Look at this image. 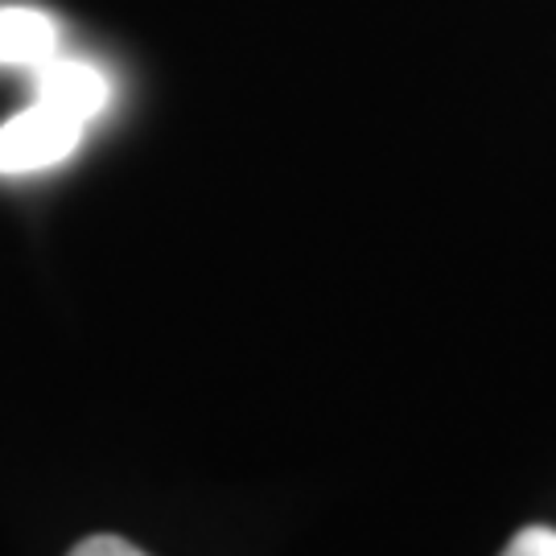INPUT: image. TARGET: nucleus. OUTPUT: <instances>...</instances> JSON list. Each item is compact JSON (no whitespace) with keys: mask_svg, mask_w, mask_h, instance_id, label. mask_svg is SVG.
Returning <instances> with one entry per match:
<instances>
[{"mask_svg":"<svg viewBox=\"0 0 556 556\" xmlns=\"http://www.w3.org/2000/svg\"><path fill=\"white\" fill-rule=\"evenodd\" d=\"M83 119L66 116L54 103H34L21 116L0 124V174L17 178V174H38L66 161L83 140Z\"/></svg>","mask_w":556,"mask_h":556,"instance_id":"nucleus-1","label":"nucleus"},{"mask_svg":"<svg viewBox=\"0 0 556 556\" xmlns=\"http://www.w3.org/2000/svg\"><path fill=\"white\" fill-rule=\"evenodd\" d=\"M34 79H38V100L62 108L66 116L75 119H96L108 108L112 87L103 79L91 62L75 59H46L41 66H34Z\"/></svg>","mask_w":556,"mask_h":556,"instance_id":"nucleus-2","label":"nucleus"},{"mask_svg":"<svg viewBox=\"0 0 556 556\" xmlns=\"http://www.w3.org/2000/svg\"><path fill=\"white\" fill-rule=\"evenodd\" d=\"M59 50V25L41 9H0V62L9 66H41Z\"/></svg>","mask_w":556,"mask_h":556,"instance_id":"nucleus-3","label":"nucleus"},{"mask_svg":"<svg viewBox=\"0 0 556 556\" xmlns=\"http://www.w3.org/2000/svg\"><path fill=\"white\" fill-rule=\"evenodd\" d=\"M503 556H556V528H523L511 536V544L503 548Z\"/></svg>","mask_w":556,"mask_h":556,"instance_id":"nucleus-4","label":"nucleus"},{"mask_svg":"<svg viewBox=\"0 0 556 556\" xmlns=\"http://www.w3.org/2000/svg\"><path fill=\"white\" fill-rule=\"evenodd\" d=\"M66 556H149V553H140L137 544H128L124 536H108V532H100V536L79 540Z\"/></svg>","mask_w":556,"mask_h":556,"instance_id":"nucleus-5","label":"nucleus"}]
</instances>
